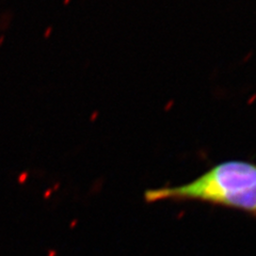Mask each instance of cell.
I'll return each mask as SVG.
<instances>
[{
	"instance_id": "cell-1",
	"label": "cell",
	"mask_w": 256,
	"mask_h": 256,
	"mask_svg": "<svg viewBox=\"0 0 256 256\" xmlns=\"http://www.w3.org/2000/svg\"><path fill=\"white\" fill-rule=\"evenodd\" d=\"M148 203L159 201H201L234 208L256 217V164L228 160L187 184L146 190Z\"/></svg>"
}]
</instances>
